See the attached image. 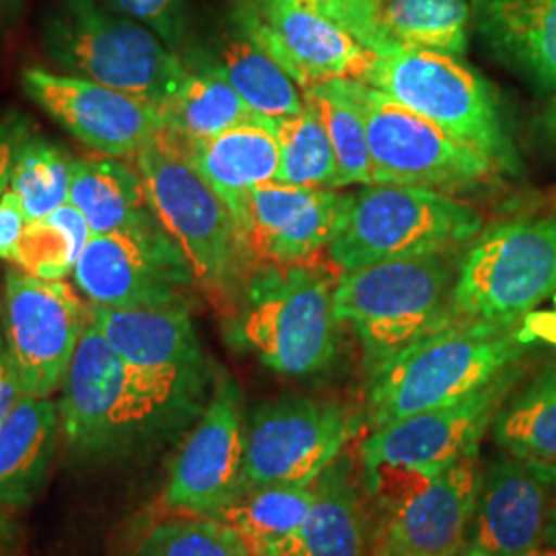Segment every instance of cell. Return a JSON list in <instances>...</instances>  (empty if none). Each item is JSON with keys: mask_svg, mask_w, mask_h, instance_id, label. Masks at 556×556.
Returning <instances> with one entry per match:
<instances>
[{"mask_svg": "<svg viewBox=\"0 0 556 556\" xmlns=\"http://www.w3.org/2000/svg\"><path fill=\"white\" fill-rule=\"evenodd\" d=\"M215 378L208 367H135L87 316L62 381L60 431L66 447L80 462L98 466L153 456L199 420Z\"/></svg>", "mask_w": 556, "mask_h": 556, "instance_id": "obj_1", "label": "cell"}, {"mask_svg": "<svg viewBox=\"0 0 556 556\" xmlns=\"http://www.w3.org/2000/svg\"><path fill=\"white\" fill-rule=\"evenodd\" d=\"M532 337L521 321L454 319L418 338L374 378L365 402L371 431L470 396L521 363Z\"/></svg>", "mask_w": 556, "mask_h": 556, "instance_id": "obj_2", "label": "cell"}, {"mask_svg": "<svg viewBox=\"0 0 556 556\" xmlns=\"http://www.w3.org/2000/svg\"><path fill=\"white\" fill-rule=\"evenodd\" d=\"M135 163L151 211L186 260L194 287L227 318L248 280L231 211L200 176L181 137L167 126L140 149Z\"/></svg>", "mask_w": 556, "mask_h": 556, "instance_id": "obj_3", "label": "cell"}, {"mask_svg": "<svg viewBox=\"0 0 556 556\" xmlns=\"http://www.w3.org/2000/svg\"><path fill=\"white\" fill-rule=\"evenodd\" d=\"M337 268L318 260L250 275L236 309L223 319L227 338L285 378L326 374L338 355Z\"/></svg>", "mask_w": 556, "mask_h": 556, "instance_id": "obj_4", "label": "cell"}, {"mask_svg": "<svg viewBox=\"0 0 556 556\" xmlns=\"http://www.w3.org/2000/svg\"><path fill=\"white\" fill-rule=\"evenodd\" d=\"M456 252L388 260L342 273L334 287V312L351 324L369 378L418 338L452 324Z\"/></svg>", "mask_w": 556, "mask_h": 556, "instance_id": "obj_5", "label": "cell"}, {"mask_svg": "<svg viewBox=\"0 0 556 556\" xmlns=\"http://www.w3.org/2000/svg\"><path fill=\"white\" fill-rule=\"evenodd\" d=\"M484 217L445 192L371 184L349 194V204L326 256L338 273L388 260L457 252L482 233Z\"/></svg>", "mask_w": 556, "mask_h": 556, "instance_id": "obj_6", "label": "cell"}, {"mask_svg": "<svg viewBox=\"0 0 556 556\" xmlns=\"http://www.w3.org/2000/svg\"><path fill=\"white\" fill-rule=\"evenodd\" d=\"M43 48L71 75L160 108L190 73L151 29L93 0H62L46 27Z\"/></svg>", "mask_w": 556, "mask_h": 556, "instance_id": "obj_7", "label": "cell"}, {"mask_svg": "<svg viewBox=\"0 0 556 556\" xmlns=\"http://www.w3.org/2000/svg\"><path fill=\"white\" fill-rule=\"evenodd\" d=\"M376 54L367 85L470 142L498 172H516V149L501 116L497 93L475 68L435 50L388 46Z\"/></svg>", "mask_w": 556, "mask_h": 556, "instance_id": "obj_8", "label": "cell"}, {"mask_svg": "<svg viewBox=\"0 0 556 556\" xmlns=\"http://www.w3.org/2000/svg\"><path fill=\"white\" fill-rule=\"evenodd\" d=\"M556 295V215L486 229L457 264L456 319L521 321Z\"/></svg>", "mask_w": 556, "mask_h": 556, "instance_id": "obj_9", "label": "cell"}, {"mask_svg": "<svg viewBox=\"0 0 556 556\" xmlns=\"http://www.w3.org/2000/svg\"><path fill=\"white\" fill-rule=\"evenodd\" d=\"M346 89L365 119L374 184L454 190L497 174V165L477 147L450 135L376 87L346 80Z\"/></svg>", "mask_w": 556, "mask_h": 556, "instance_id": "obj_10", "label": "cell"}, {"mask_svg": "<svg viewBox=\"0 0 556 556\" xmlns=\"http://www.w3.org/2000/svg\"><path fill=\"white\" fill-rule=\"evenodd\" d=\"M87 324V303L64 280H41L17 268L4 275L2 328L7 361L25 396L62 388Z\"/></svg>", "mask_w": 556, "mask_h": 556, "instance_id": "obj_11", "label": "cell"}, {"mask_svg": "<svg viewBox=\"0 0 556 556\" xmlns=\"http://www.w3.org/2000/svg\"><path fill=\"white\" fill-rule=\"evenodd\" d=\"M73 277L89 303L118 309L190 305V291L197 289L186 260L155 217L91 236Z\"/></svg>", "mask_w": 556, "mask_h": 556, "instance_id": "obj_12", "label": "cell"}, {"mask_svg": "<svg viewBox=\"0 0 556 556\" xmlns=\"http://www.w3.org/2000/svg\"><path fill=\"white\" fill-rule=\"evenodd\" d=\"M245 491L243 394L236 379L219 374L172 462L163 501L178 514L219 519Z\"/></svg>", "mask_w": 556, "mask_h": 556, "instance_id": "obj_13", "label": "cell"}, {"mask_svg": "<svg viewBox=\"0 0 556 556\" xmlns=\"http://www.w3.org/2000/svg\"><path fill=\"white\" fill-rule=\"evenodd\" d=\"M353 425L332 400L278 396L245 418V478L250 486H312L332 464Z\"/></svg>", "mask_w": 556, "mask_h": 556, "instance_id": "obj_14", "label": "cell"}, {"mask_svg": "<svg viewBox=\"0 0 556 556\" xmlns=\"http://www.w3.org/2000/svg\"><path fill=\"white\" fill-rule=\"evenodd\" d=\"M349 204L346 192L268 181L254 188L236 217L248 277L307 264L326 254Z\"/></svg>", "mask_w": 556, "mask_h": 556, "instance_id": "obj_15", "label": "cell"}, {"mask_svg": "<svg viewBox=\"0 0 556 556\" xmlns=\"http://www.w3.org/2000/svg\"><path fill=\"white\" fill-rule=\"evenodd\" d=\"M239 27L301 91L328 80L367 83L378 60L349 29L295 0H252L239 15Z\"/></svg>", "mask_w": 556, "mask_h": 556, "instance_id": "obj_16", "label": "cell"}, {"mask_svg": "<svg viewBox=\"0 0 556 556\" xmlns=\"http://www.w3.org/2000/svg\"><path fill=\"white\" fill-rule=\"evenodd\" d=\"M21 85L50 118L105 157H135L165 126L157 103L93 80L29 66L21 73Z\"/></svg>", "mask_w": 556, "mask_h": 556, "instance_id": "obj_17", "label": "cell"}, {"mask_svg": "<svg viewBox=\"0 0 556 556\" xmlns=\"http://www.w3.org/2000/svg\"><path fill=\"white\" fill-rule=\"evenodd\" d=\"M521 378L523 369L517 363L470 396L371 431L363 443L365 466L406 464L427 477H438L464 452L480 445Z\"/></svg>", "mask_w": 556, "mask_h": 556, "instance_id": "obj_18", "label": "cell"}, {"mask_svg": "<svg viewBox=\"0 0 556 556\" xmlns=\"http://www.w3.org/2000/svg\"><path fill=\"white\" fill-rule=\"evenodd\" d=\"M556 497V466L505 456L482 472L468 544L486 556H519L544 544Z\"/></svg>", "mask_w": 556, "mask_h": 556, "instance_id": "obj_19", "label": "cell"}, {"mask_svg": "<svg viewBox=\"0 0 556 556\" xmlns=\"http://www.w3.org/2000/svg\"><path fill=\"white\" fill-rule=\"evenodd\" d=\"M480 457L472 447L390 514L374 556H450L468 544L480 491Z\"/></svg>", "mask_w": 556, "mask_h": 556, "instance_id": "obj_20", "label": "cell"}, {"mask_svg": "<svg viewBox=\"0 0 556 556\" xmlns=\"http://www.w3.org/2000/svg\"><path fill=\"white\" fill-rule=\"evenodd\" d=\"M314 493L298 532L256 556H374L378 528L358 495L353 462L340 454L316 478Z\"/></svg>", "mask_w": 556, "mask_h": 556, "instance_id": "obj_21", "label": "cell"}, {"mask_svg": "<svg viewBox=\"0 0 556 556\" xmlns=\"http://www.w3.org/2000/svg\"><path fill=\"white\" fill-rule=\"evenodd\" d=\"M87 316L126 363L142 369H206L190 305L101 307Z\"/></svg>", "mask_w": 556, "mask_h": 556, "instance_id": "obj_22", "label": "cell"}, {"mask_svg": "<svg viewBox=\"0 0 556 556\" xmlns=\"http://www.w3.org/2000/svg\"><path fill=\"white\" fill-rule=\"evenodd\" d=\"M184 147L233 219L254 188L277 181L280 151L273 118L260 116L213 139L184 140Z\"/></svg>", "mask_w": 556, "mask_h": 556, "instance_id": "obj_23", "label": "cell"}, {"mask_svg": "<svg viewBox=\"0 0 556 556\" xmlns=\"http://www.w3.org/2000/svg\"><path fill=\"white\" fill-rule=\"evenodd\" d=\"M493 54L544 93H556V0H475Z\"/></svg>", "mask_w": 556, "mask_h": 556, "instance_id": "obj_24", "label": "cell"}, {"mask_svg": "<svg viewBox=\"0 0 556 556\" xmlns=\"http://www.w3.org/2000/svg\"><path fill=\"white\" fill-rule=\"evenodd\" d=\"M60 433L52 397L23 396L0 422V507L34 503L48 482Z\"/></svg>", "mask_w": 556, "mask_h": 556, "instance_id": "obj_25", "label": "cell"}, {"mask_svg": "<svg viewBox=\"0 0 556 556\" xmlns=\"http://www.w3.org/2000/svg\"><path fill=\"white\" fill-rule=\"evenodd\" d=\"M68 202L79 208L93 236L114 233L155 217L139 172L105 155L75 160Z\"/></svg>", "mask_w": 556, "mask_h": 556, "instance_id": "obj_26", "label": "cell"}, {"mask_svg": "<svg viewBox=\"0 0 556 556\" xmlns=\"http://www.w3.org/2000/svg\"><path fill=\"white\" fill-rule=\"evenodd\" d=\"M208 62L260 116L291 118L305 110L298 83L241 27L223 38L217 59Z\"/></svg>", "mask_w": 556, "mask_h": 556, "instance_id": "obj_27", "label": "cell"}, {"mask_svg": "<svg viewBox=\"0 0 556 556\" xmlns=\"http://www.w3.org/2000/svg\"><path fill=\"white\" fill-rule=\"evenodd\" d=\"M188 71L178 91L161 108L165 126L181 139H213L239 124L260 118L208 60L194 68L188 66Z\"/></svg>", "mask_w": 556, "mask_h": 556, "instance_id": "obj_28", "label": "cell"}, {"mask_svg": "<svg viewBox=\"0 0 556 556\" xmlns=\"http://www.w3.org/2000/svg\"><path fill=\"white\" fill-rule=\"evenodd\" d=\"M379 34L388 46L462 56L468 50L470 0H379Z\"/></svg>", "mask_w": 556, "mask_h": 556, "instance_id": "obj_29", "label": "cell"}, {"mask_svg": "<svg viewBox=\"0 0 556 556\" xmlns=\"http://www.w3.org/2000/svg\"><path fill=\"white\" fill-rule=\"evenodd\" d=\"M493 438L511 456L556 466V365L505 400L493 422Z\"/></svg>", "mask_w": 556, "mask_h": 556, "instance_id": "obj_30", "label": "cell"}, {"mask_svg": "<svg viewBox=\"0 0 556 556\" xmlns=\"http://www.w3.org/2000/svg\"><path fill=\"white\" fill-rule=\"evenodd\" d=\"M314 497V484L250 486L219 517V521L231 526L245 540L252 555L256 556L264 548L298 532L309 514Z\"/></svg>", "mask_w": 556, "mask_h": 556, "instance_id": "obj_31", "label": "cell"}, {"mask_svg": "<svg viewBox=\"0 0 556 556\" xmlns=\"http://www.w3.org/2000/svg\"><path fill=\"white\" fill-rule=\"evenodd\" d=\"M303 100L316 110L338 163V190L351 186H371V153L367 142L365 119L346 89V80L321 83L303 91Z\"/></svg>", "mask_w": 556, "mask_h": 556, "instance_id": "obj_32", "label": "cell"}, {"mask_svg": "<svg viewBox=\"0 0 556 556\" xmlns=\"http://www.w3.org/2000/svg\"><path fill=\"white\" fill-rule=\"evenodd\" d=\"M275 135L280 151L277 181L338 190V163L330 137L314 108L291 118L275 119Z\"/></svg>", "mask_w": 556, "mask_h": 556, "instance_id": "obj_33", "label": "cell"}, {"mask_svg": "<svg viewBox=\"0 0 556 556\" xmlns=\"http://www.w3.org/2000/svg\"><path fill=\"white\" fill-rule=\"evenodd\" d=\"M73 165L75 160L62 144L40 135L21 147L9 190L20 197L27 223L46 219L68 202Z\"/></svg>", "mask_w": 556, "mask_h": 556, "instance_id": "obj_34", "label": "cell"}, {"mask_svg": "<svg viewBox=\"0 0 556 556\" xmlns=\"http://www.w3.org/2000/svg\"><path fill=\"white\" fill-rule=\"evenodd\" d=\"M132 556H254L245 540L219 519L181 517L161 521Z\"/></svg>", "mask_w": 556, "mask_h": 556, "instance_id": "obj_35", "label": "cell"}, {"mask_svg": "<svg viewBox=\"0 0 556 556\" xmlns=\"http://www.w3.org/2000/svg\"><path fill=\"white\" fill-rule=\"evenodd\" d=\"M79 256L71 238L56 223L48 219L31 220L21 233L13 268L41 280H64L73 275Z\"/></svg>", "mask_w": 556, "mask_h": 556, "instance_id": "obj_36", "label": "cell"}, {"mask_svg": "<svg viewBox=\"0 0 556 556\" xmlns=\"http://www.w3.org/2000/svg\"><path fill=\"white\" fill-rule=\"evenodd\" d=\"M110 11L151 29L169 50H178L186 31V0H101Z\"/></svg>", "mask_w": 556, "mask_h": 556, "instance_id": "obj_37", "label": "cell"}, {"mask_svg": "<svg viewBox=\"0 0 556 556\" xmlns=\"http://www.w3.org/2000/svg\"><path fill=\"white\" fill-rule=\"evenodd\" d=\"M349 29L361 43L379 52L386 41L379 34V0H295Z\"/></svg>", "mask_w": 556, "mask_h": 556, "instance_id": "obj_38", "label": "cell"}, {"mask_svg": "<svg viewBox=\"0 0 556 556\" xmlns=\"http://www.w3.org/2000/svg\"><path fill=\"white\" fill-rule=\"evenodd\" d=\"M36 135L34 122L23 114H7L0 118V199L11 186V174L21 147Z\"/></svg>", "mask_w": 556, "mask_h": 556, "instance_id": "obj_39", "label": "cell"}, {"mask_svg": "<svg viewBox=\"0 0 556 556\" xmlns=\"http://www.w3.org/2000/svg\"><path fill=\"white\" fill-rule=\"evenodd\" d=\"M25 225L27 219L20 197L13 190H7L0 199V260L13 262Z\"/></svg>", "mask_w": 556, "mask_h": 556, "instance_id": "obj_40", "label": "cell"}, {"mask_svg": "<svg viewBox=\"0 0 556 556\" xmlns=\"http://www.w3.org/2000/svg\"><path fill=\"white\" fill-rule=\"evenodd\" d=\"M48 219L52 223H56L60 229H64V233L71 238L73 245H75V252L80 258V254L85 252L89 239H91V227L87 219L80 215L79 208H75L71 202L62 204L60 208H56Z\"/></svg>", "mask_w": 556, "mask_h": 556, "instance_id": "obj_41", "label": "cell"}, {"mask_svg": "<svg viewBox=\"0 0 556 556\" xmlns=\"http://www.w3.org/2000/svg\"><path fill=\"white\" fill-rule=\"evenodd\" d=\"M21 396H23V392H21L20 381L15 378L11 363L7 361V374H4V381L0 386V422L9 415V410L20 402Z\"/></svg>", "mask_w": 556, "mask_h": 556, "instance_id": "obj_42", "label": "cell"}, {"mask_svg": "<svg viewBox=\"0 0 556 556\" xmlns=\"http://www.w3.org/2000/svg\"><path fill=\"white\" fill-rule=\"evenodd\" d=\"M540 128H542V132L546 135V139L553 140L556 144V93L553 101L548 103L546 112H544L542 118H540Z\"/></svg>", "mask_w": 556, "mask_h": 556, "instance_id": "obj_43", "label": "cell"}, {"mask_svg": "<svg viewBox=\"0 0 556 556\" xmlns=\"http://www.w3.org/2000/svg\"><path fill=\"white\" fill-rule=\"evenodd\" d=\"M544 544H551L556 548V497L553 503V511H551V519H548V528H546V538Z\"/></svg>", "mask_w": 556, "mask_h": 556, "instance_id": "obj_44", "label": "cell"}, {"mask_svg": "<svg viewBox=\"0 0 556 556\" xmlns=\"http://www.w3.org/2000/svg\"><path fill=\"white\" fill-rule=\"evenodd\" d=\"M0 326H2V301H0ZM7 374V346L2 344V332H0V386Z\"/></svg>", "mask_w": 556, "mask_h": 556, "instance_id": "obj_45", "label": "cell"}, {"mask_svg": "<svg viewBox=\"0 0 556 556\" xmlns=\"http://www.w3.org/2000/svg\"><path fill=\"white\" fill-rule=\"evenodd\" d=\"M519 556H556V548L555 546H551V544H540L536 548H532L530 553Z\"/></svg>", "mask_w": 556, "mask_h": 556, "instance_id": "obj_46", "label": "cell"}, {"mask_svg": "<svg viewBox=\"0 0 556 556\" xmlns=\"http://www.w3.org/2000/svg\"><path fill=\"white\" fill-rule=\"evenodd\" d=\"M450 556H486L480 548H477V546H472V544H466L464 548H459L457 553H454V555Z\"/></svg>", "mask_w": 556, "mask_h": 556, "instance_id": "obj_47", "label": "cell"}, {"mask_svg": "<svg viewBox=\"0 0 556 556\" xmlns=\"http://www.w3.org/2000/svg\"><path fill=\"white\" fill-rule=\"evenodd\" d=\"M0 2H2V0H0Z\"/></svg>", "mask_w": 556, "mask_h": 556, "instance_id": "obj_48", "label": "cell"}]
</instances>
